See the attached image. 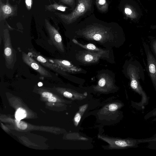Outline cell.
I'll use <instances>...</instances> for the list:
<instances>
[{"label":"cell","instance_id":"f1b7e54d","mask_svg":"<svg viewBox=\"0 0 156 156\" xmlns=\"http://www.w3.org/2000/svg\"><path fill=\"white\" fill-rule=\"evenodd\" d=\"M26 5L29 8H30L31 5L32 0H25Z\"/></svg>","mask_w":156,"mask_h":156},{"label":"cell","instance_id":"ba28073f","mask_svg":"<svg viewBox=\"0 0 156 156\" xmlns=\"http://www.w3.org/2000/svg\"><path fill=\"white\" fill-rule=\"evenodd\" d=\"M46 28L49 34L53 44L60 51L63 52L65 50L61 35L46 20H45Z\"/></svg>","mask_w":156,"mask_h":156},{"label":"cell","instance_id":"cb8c5ba5","mask_svg":"<svg viewBox=\"0 0 156 156\" xmlns=\"http://www.w3.org/2000/svg\"><path fill=\"white\" fill-rule=\"evenodd\" d=\"M42 96L44 97L48 98L52 96V94L50 92H45L42 93Z\"/></svg>","mask_w":156,"mask_h":156},{"label":"cell","instance_id":"277c9868","mask_svg":"<svg viewBox=\"0 0 156 156\" xmlns=\"http://www.w3.org/2000/svg\"><path fill=\"white\" fill-rule=\"evenodd\" d=\"M4 54L6 67L9 68L13 67L16 60L15 50L12 44L9 30L7 29L4 30Z\"/></svg>","mask_w":156,"mask_h":156},{"label":"cell","instance_id":"d6986e66","mask_svg":"<svg viewBox=\"0 0 156 156\" xmlns=\"http://www.w3.org/2000/svg\"><path fill=\"white\" fill-rule=\"evenodd\" d=\"M83 115L79 111L76 113L73 119L74 124L76 126H77L78 125Z\"/></svg>","mask_w":156,"mask_h":156},{"label":"cell","instance_id":"5b68a950","mask_svg":"<svg viewBox=\"0 0 156 156\" xmlns=\"http://www.w3.org/2000/svg\"><path fill=\"white\" fill-rule=\"evenodd\" d=\"M82 35L86 38L103 42L110 37L108 30L104 28L97 26H92L85 29Z\"/></svg>","mask_w":156,"mask_h":156},{"label":"cell","instance_id":"9c48e42d","mask_svg":"<svg viewBox=\"0 0 156 156\" xmlns=\"http://www.w3.org/2000/svg\"><path fill=\"white\" fill-rule=\"evenodd\" d=\"M107 52H96L85 51H81L77 55V59L80 62L85 64L96 62Z\"/></svg>","mask_w":156,"mask_h":156},{"label":"cell","instance_id":"2e32d148","mask_svg":"<svg viewBox=\"0 0 156 156\" xmlns=\"http://www.w3.org/2000/svg\"><path fill=\"white\" fill-rule=\"evenodd\" d=\"M98 9L101 11L105 12L108 9V4L106 0H96Z\"/></svg>","mask_w":156,"mask_h":156},{"label":"cell","instance_id":"7c38bea8","mask_svg":"<svg viewBox=\"0 0 156 156\" xmlns=\"http://www.w3.org/2000/svg\"><path fill=\"white\" fill-rule=\"evenodd\" d=\"M49 60L64 72L75 73L82 70L81 68L74 66L70 62L66 60L53 59Z\"/></svg>","mask_w":156,"mask_h":156},{"label":"cell","instance_id":"484cf974","mask_svg":"<svg viewBox=\"0 0 156 156\" xmlns=\"http://www.w3.org/2000/svg\"><path fill=\"white\" fill-rule=\"evenodd\" d=\"M63 1L67 4L72 5L74 3V0H63Z\"/></svg>","mask_w":156,"mask_h":156},{"label":"cell","instance_id":"7402d4cb","mask_svg":"<svg viewBox=\"0 0 156 156\" xmlns=\"http://www.w3.org/2000/svg\"><path fill=\"white\" fill-rule=\"evenodd\" d=\"M3 12L6 14H9L12 12V9L11 8L7 5H4L2 7Z\"/></svg>","mask_w":156,"mask_h":156},{"label":"cell","instance_id":"ffe728a7","mask_svg":"<svg viewBox=\"0 0 156 156\" xmlns=\"http://www.w3.org/2000/svg\"><path fill=\"white\" fill-rule=\"evenodd\" d=\"M150 44L151 51L156 57V39L152 40Z\"/></svg>","mask_w":156,"mask_h":156},{"label":"cell","instance_id":"d4e9b609","mask_svg":"<svg viewBox=\"0 0 156 156\" xmlns=\"http://www.w3.org/2000/svg\"><path fill=\"white\" fill-rule=\"evenodd\" d=\"M57 9L62 11H64L66 10V9L67 8V7L62 6L58 5L57 7Z\"/></svg>","mask_w":156,"mask_h":156},{"label":"cell","instance_id":"7a4b0ae2","mask_svg":"<svg viewBox=\"0 0 156 156\" xmlns=\"http://www.w3.org/2000/svg\"><path fill=\"white\" fill-rule=\"evenodd\" d=\"M98 138L109 144L110 149H124L131 147H136L140 143L143 142V139L132 138L120 139L98 135Z\"/></svg>","mask_w":156,"mask_h":156},{"label":"cell","instance_id":"4316f807","mask_svg":"<svg viewBox=\"0 0 156 156\" xmlns=\"http://www.w3.org/2000/svg\"><path fill=\"white\" fill-rule=\"evenodd\" d=\"M125 12L127 15H130L132 13L131 10L128 8H125Z\"/></svg>","mask_w":156,"mask_h":156},{"label":"cell","instance_id":"52a82bcc","mask_svg":"<svg viewBox=\"0 0 156 156\" xmlns=\"http://www.w3.org/2000/svg\"><path fill=\"white\" fill-rule=\"evenodd\" d=\"M94 90L102 93H108L115 88L112 78L105 73L99 76L97 85L93 87Z\"/></svg>","mask_w":156,"mask_h":156},{"label":"cell","instance_id":"44dd1931","mask_svg":"<svg viewBox=\"0 0 156 156\" xmlns=\"http://www.w3.org/2000/svg\"><path fill=\"white\" fill-rule=\"evenodd\" d=\"M15 122L18 127L20 129L23 130L27 127V124L24 122L16 119Z\"/></svg>","mask_w":156,"mask_h":156},{"label":"cell","instance_id":"9a60e30c","mask_svg":"<svg viewBox=\"0 0 156 156\" xmlns=\"http://www.w3.org/2000/svg\"><path fill=\"white\" fill-rule=\"evenodd\" d=\"M72 41L76 44L88 51L96 52H107V51L98 48L92 44L90 43L86 44H83L79 43L75 39H73Z\"/></svg>","mask_w":156,"mask_h":156},{"label":"cell","instance_id":"4fadbf2b","mask_svg":"<svg viewBox=\"0 0 156 156\" xmlns=\"http://www.w3.org/2000/svg\"><path fill=\"white\" fill-rule=\"evenodd\" d=\"M123 104L121 102H113L105 105L101 110L102 114L108 115L114 113L116 111L121 108Z\"/></svg>","mask_w":156,"mask_h":156},{"label":"cell","instance_id":"5bb4252c","mask_svg":"<svg viewBox=\"0 0 156 156\" xmlns=\"http://www.w3.org/2000/svg\"><path fill=\"white\" fill-rule=\"evenodd\" d=\"M63 95L66 97L73 100H81L86 98L87 93L85 92L82 94L73 90L66 89L63 92Z\"/></svg>","mask_w":156,"mask_h":156},{"label":"cell","instance_id":"3957f363","mask_svg":"<svg viewBox=\"0 0 156 156\" xmlns=\"http://www.w3.org/2000/svg\"><path fill=\"white\" fill-rule=\"evenodd\" d=\"M92 0H78L77 5L73 12L68 14L58 13L66 23H71L75 21L91 8Z\"/></svg>","mask_w":156,"mask_h":156},{"label":"cell","instance_id":"83f0119b","mask_svg":"<svg viewBox=\"0 0 156 156\" xmlns=\"http://www.w3.org/2000/svg\"><path fill=\"white\" fill-rule=\"evenodd\" d=\"M57 99L56 98L52 96L48 99V101L49 102H55L56 101Z\"/></svg>","mask_w":156,"mask_h":156},{"label":"cell","instance_id":"6da1fadb","mask_svg":"<svg viewBox=\"0 0 156 156\" xmlns=\"http://www.w3.org/2000/svg\"><path fill=\"white\" fill-rule=\"evenodd\" d=\"M126 73L130 80L131 88L142 96L140 102L144 103L147 102L148 98L140 83V80L142 79L144 81V80L143 69L140 62L135 60L128 64Z\"/></svg>","mask_w":156,"mask_h":156},{"label":"cell","instance_id":"8992f818","mask_svg":"<svg viewBox=\"0 0 156 156\" xmlns=\"http://www.w3.org/2000/svg\"><path fill=\"white\" fill-rule=\"evenodd\" d=\"M147 61V69L148 74L156 91V57L145 42L143 43Z\"/></svg>","mask_w":156,"mask_h":156},{"label":"cell","instance_id":"ac0fdd59","mask_svg":"<svg viewBox=\"0 0 156 156\" xmlns=\"http://www.w3.org/2000/svg\"><path fill=\"white\" fill-rule=\"evenodd\" d=\"M152 117H154V118L153 120V121H156V108L153 109L146 114L144 117V119L145 120H147Z\"/></svg>","mask_w":156,"mask_h":156},{"label":"cell","instance_id":"603a6c76","mask_svg":"<svg viewBox=\"0 0 156 156\" xmlns=\"http://www.w3.org/2000/svg\"><path fill=\"white\" fill-rule=\"evenodd\" d=\"M88 106V104H86L80 106L79 107L78 111L83 114L87 110Z\"/></svg>","mask_w":156,"mask_h":156},{"label":"cell","instance_id":"8fae6325","mask_svg":"<svg viewBox=\"0 0 156 156\" xmlns=\"http://www.w3.org/2000/svg\"><path fill=\"white\" fill-rule=\"evenodd\" d=\"M29 54L42 65L62 75H65L64 71L59 69L56 65L40 55L33 49H29Z\"/></svg>","mask_w":156,"mask_h":156},{"label":"cell","instance_id":"30bf717a","mask_svg":"<svg viewBox=\"0 0 156 156\" xmlns=\"http://www.w3.org/2000/svg\"><path fill=\"white\" fill-rule=\"evenodd\" d=\"M22 58L24 62L30 67L44 77H52L51 74L36 61L30 55L23 52Z\"/></svg>","mask_w":156,"mask_h":156},{"label":"cell","instance_id":"e0dca14e","mask_svg":"<svg viewBox=\"0 0 156 156\" xmlns=\"http://www.w3.org/2000/svg\"><path fill=\"white\" fill-rule=\"evenodd\" d=\"M26 116L27 113L26 110L21 108H18L15 114L16 119L19 121L25 118Z\"/></svg>","mask_w":156,"mask_h":156}]
</instances>
